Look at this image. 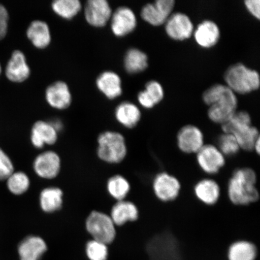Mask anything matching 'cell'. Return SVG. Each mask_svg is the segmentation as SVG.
Instances as JSON below:
<instances>
[{
    "label": "cell",
    "mask_w": 260,
    "mask_h": 260,
    "mask_svg": "<svg viewBox=\"0 0 260 260\" xmlns=\"http://www.w3.org/2000/svg\"><path fill=\"white\" fill-rule=\"evenodd\" d=\"M30 186V180L24 172H14L8 178V187L10 191L15 194H21L25 192Z\"/></svg>",
    "instance_id": "30"
},
{
    "label": "cell",
    "mask_w": 260,
    "mask_h": 260,
    "mask_svg": "<svg viewBox=\"0 0 260 260\" xmlns=\"http://www.w3.org/2000/svg\"><path fill=\"white\" fill-rule=\"evenodd\" d=\"M96 86L101 92L109 99H116L122 93L121 78L112 71H105L96 80Z\"/></svg>",
    "instance_id": "19"
},
{
    "label": "cell",
    "mask_w": 260,
    "mask_h": 260,
    "mask_svg": "<svg viewBox=\"0 0 260 260\" xmlns=\"http://www.w3.org/2000/svg\"><path fill=\"white\" fill-rule=\"evenodd\" d=\"M52 126H53L54 128L56 130L57 132L58 131H60L63 127L62 123L60 121V120H54V121L52 122H50Z\"/></svg>",
    "instance_id": "38"
},
{
    "label": "cell",
    "mask_w": 260,
    "mask_h": 260,
    "mask_svg": "<svg viewBox=\"0 0 260 260\" xmlns=\"http://www.w3.org/2000/svg\"><path fill=\"white\" fill-rule=\"evenodd\" d=\"M254 150L256 152V153L259 154L260 151V138L255 143V145L254 146Z\"/></svg>",
    "instance_id": "39"
},
{
    "label": "cell",
    "mask_w": 260,
    "mask_h": 260,
    "mask_svg": "<svg viewBox=\"0 0 260 260\" xmlns=\"http://www.w3.org/2000/svg\"><path fill=\"white\" fill-rule=\"evenodd\" d=\"M107 190L116 200H124L130 190V185L126 179L121 175H115L109 179L107 183Z\"/></svg>",
    "instance_id": "29"
},
{
    "label": "cell",
    "mask_w": 260,
    "mask_h": 260,
    "mask_svg": "<svg viewBox=\"0 0 260 260\" xmlns=\"http://www.w3.org/2000/svg\"><path fill=\"white\" fill-rule=\"evenodd\" d=\"M198 165L205 173L216 174L225 164V157L217 146L204 145L197 153Z\"/></svg>",
    "instance_id": "8"
},
{
    "label": "cell",
    "mask_w": 260,
    "mask_h": 260,
    "mask_svg": "<svg viewBox=\"0 0 260 260\" xmlns=\"http://www.w3.org/2000/svg\"><path fill=\"white\" fill-rule=\"evenodd\" d=\"M2 73V67H1V64H0V74H1Z\"/></svg>",
    "instance_id": "40"
},
{
    "label": "cell",
    "mask_w": 260,
    "mask_h": 260,
    "mask_svg": "<svg viewBox=\"0 0 260 260\" xmlns=\"http://www.w3.org/2000/svg\"><path fill=\"white\" fill-rule=\"evenodd\" d=\"M226 85L236 94L245 95L258 90L259 75L257 71L238 63L232 65L224 75Z\"/></svg>",
    "instance_id": "3"
},
{
    "label": "cell",
    "mask_w": 260,
    "mask_h": 260,
    "mask_svg": "<svg viewBox=\"0 0 260 260\" xmlns=\"http://www.w3.org/2000/svg\"><path fill=\"white\" fill-rule=\"evenodd\" d=\"M62 204L63 192L59 188L48 187L42 191L40 205L45 212H55L61 209Z\"/></svg>",
    "instance_id": "25"
},
{
    "label": "cell",
    "mask_w": 260,
    "mask_h": 260,
    "mask_svg": "<svg viewBox=\"0 0 260 260\" xmlns=\"http://www.w3.org/2000/svg\"><path fill=\"white\" fill-rule=\"evenodd\" d=\"M177 140L179 149L186 154H197L204 145L202 131L193 125H185L179 130Z\"/></svg>",
    "instance_id": "10"
},
{
    "label": "cell",
    "mask_w": 260,
    "mask_h": 260,
    "mask_svg": "<svg viewBox=\"0 0 260 260\" xmlns=\"http://www.w3.org/2000/svg\"><path fill=\"white\" fill-rule=\"evenodd\" d=\"M110 217L115 225L121 226L126 222L137 220L139 211L134 203L125 200L119 201L113 207Z\"/></svg>",
    "instance_id": "21"
},
{
    "label": "cell",
    "mask_w": 260,
    "mask_h": 260,
    "mask_svg": "<svg viewBox=\"0 0 260 260\" xmlns=\"http://www.w3.org/2000/svg\"><path fill=\"white\" fill-rule=\"evenodd\" d=\"M30 74V67L24 53L19 50L13 52L6 68L8 79L12 82L21 83L28 79Z\"/></svg>",
    "instance_id": "15"
},
{
    "label": "cell",
    "mask_w": 260,
    "mask_h": 260,
    "mask_svg": "<svg viewBox=\"0 0 260 260\" xmlns=\"http://www.w3.org/2000/svg\"><path fill=\"white\" fill-rule=\"evenodd\" d=\"M51 6L57 15L67 19L74 18L81 9L79 0H56L52 3Z\"/></svg>",
    "instance_id": "28"
},
{
    "label": "cell",
    "mask_w": 260,
    "mask_h": 260,
    "mask_svg": "<svg viewBox=\"0 0 260 260\" xmlns=\"http://www.w3.org/2000/svg\"><path fill=\"white\" fill-rule=\"evenodd\" d=\"M14 173V166L7 155L0 149V180L8 179Z\"/></svg>",
    "instance_id": "34"
},
{
    "label": "cell",
    "mask_w": 260,
    "mask_h": 260,
    "mask_svg": "<svg viewBox=\"0 0 260 260\" xmlns=\"http://www.w3.org/2000/svg\"><path fill=\"white\" fill-rule=\"evenodd\" d=\"M48 105L54 109H67L72 102L69 87L63 81H57L49 86L45 92Z\"/></svg>",
    "instance_id": "16"
},
{
    "label": "cell",
    "mask_w": 260,
    "mask_h": 260,
    "mask_svg": "<svg viewBox=\"0 0 260 260\" xmlns=\"http://www.w3.org/2000/svg\"><path fill=\"white\" fill-rule=\"evenodd\" d=\"M44 240L38 236H28L19 244L18 253L21 260H39L47 251Z\"/></svg>",
    "instance_id": "17"
},
{
    "label": "cell",
    "mask_w": 260,
    "mask_h": 260,
    "mask_svg": "<svg viewBox=\"0 0 260 260\" xmlns=\"http://www.w3.org/2000/svg\"><path fill=\"white\" fill-rule=\"evenodd\" d=\"M97 153L101 160L110 164H118L126 155V146L123 136L119 133L106 132L98 139Z\"/></svg>",
    "instance_id": "4"
},
{
    "label": "cell",
    "mask_w": 260,
    "mask_h": 260,
    "mask_svg": "<svg viewBox=\"0 0 260 260\" xmlns=\"http://www.w3.org/2000/svg\"><path fill=\"white\" fill-rule=\"evenodd\" d=\"M125 70L130 74L141 73L148 67V58L144 51L138 48H130L124 57Z\"/></svg>",
    "instance_id": "24"
},
{
    "label": "cell",
    "mask_w": 260,
    "mask_h": 260,
    "mask_svg": "<svg viewBox=\"0 0 260 260\" xmlns=\"http://www.w3.org/2000/svg\"><path fill=\"white\" fill-rule=\"evenodd\" d=\"M256 175L250 168H241L234 172L228 184V195L231 202L246 206L259 199L256 187Z\"/></svg>",
    "instance_id": "2"
},
{
    "label": "cell",
    "mask_w": 260,
    "mask_h": 260,
    "mask_svg": "<svg viewBox=\"0 0 260 260\" xmlns=\"http://www.w3.org/2000/svg\"><path fill=\"white\" fill-rule=\"evenodd\" d=\"M260 2L259 0H246L245 6L247 11L253 17L259 20L260 18Z\"/></svg>",
    "instance_id": "36"
},
{
    "label": "cell",
    "mask_w": 260,
    "mask_h": 260,
    "mask_svg": "<svg viewBox=\"0 0 260 260\" xmlns=\"http://www.w3.org/2000/svg\"><path fill=\"white\" fill-rule=\"evenodd\" d=\"M86 253L90 260H106L108 248L106 244L92 240L87 244Z\"/></svg>",
    "instance_id": "32"
},
{
    "label": "cell",
    "mask_w": 260,
    "mask_h": 260,
    "mask_svg": "<svg viewBox=\"0 0 260 260\" xmlns=\"http://www.w3.org/2000/svg\"><path fill=\"white\" fill-rule=\"evenodd\" d=\"M28 40L38 48L48 46L51 40V32L46 22L40 20L32 21L27 30Z\"/></svg>",
    "instance_id": "23"
},
{
    "label": "cell",
    "mask_w": 260,
    "mask_h": 260,
    "mask_svg": "<svg viewBox=\"0 0 260 260\" xmlns=\"http://www.w3.org/2000/svg\"><path fill=\"white\" fill-rule=\"evenodd\" d=\"M110 19L112 32L117 37H123L131 34L138 24L134 12L125 6L117 9Z\"/></svg>",
    "instance_id": "11"
},
{
    "label": "cell",
    "mask_w": 260,
    "mask_h": 260,
    "mask_svg": "<svg viewBox=\"0 0 260 260\" xmlns=\"http://www.w3.org/2000/svg\"><path fill=\"white\" fill-rule=\"evenodd\" d=\"M141 112L139 107L131 102H123L115 110L117 121L126 128L135 127L141 121Z\"/></svg>",
    "instance_id": "22"
},
{
    "label": "cell",
    "mask_w": 260,
    "mask_h": 260,
    "mask_svg": "<svg viewBox=\"0 0 260 260\" xmlns=\"http://www.w3.org/2000/svg\"><path fill=\"white\" fill-rule=\"evenodd\" d=\"M203 100L209 106V119L221 125L229 121L238 105L236 94L223 84H214L208 88L203 94Z\"/></svg>",
    "instance_id": "1"
},
{
    "label": "cell",
    "mask_w": 260,
    "mask_h": 260,
    "mask_svg": "<svg viewBox=\"0 0 260 260\" xmlns=\"http://www.w3.org/2000/svg\"><path fill=\"white\" fill-rule=\"evenodd\" d=\"M34 170L42 178L56 177L60 170L59 156L53 151H46L39 155L34 161Z\"/></svg>",
    "instance_id": "14"
},
{
    "label": "cell",
    "mask_w": 260,
    "mask_h": 260,
    "mask_svg": "<svg viewBox=\"0 0 260 260\" xmlns=\"http://www.w3.org/2000/svg\"><path fill=\"white\" fill-rule=\"evenodd\" d=\"M165 31L172 40L184 41L193 36L194 27L189 16L182 12L172 14L165 22Z\"/></svg>",
    "instance_id": "6"
},
{
    "label": "cell",
    "mask_w": 260,
    "mask_h": 260,
    "mask_svg": "<svg viewBox=\"0 0 260 260\" xmlns=\"http://www.w3.org/2000/svg\"><path fill=\"white\" fill-rule=\"evenodd\" d=\"M9 14L5 7L0 5V40L6 37L8 30Z\"/></svg>",
    "instance_id": "35"
},
{
    "label": "cell",
    "mask_w": 260,
    "mask_h": 260,
    "mask_svg": "<svg viewBox=\"0 0 260 260\" xmlns=\"http://www.w3.org/2000/svg\"><path fill=\"white\" fill-rule=\"evenodd\" d=\"M146 95L150 99L154 105H157L164 99V87L157 81L151 80L146 84L144 89Z\"/></svg>",
    "instance_id": "33"
},
{
    "label": "cell",
    "mask_w": 260,
    "mask_h": 260,
    "mask_svg": "<svg viewBox=\"0 0 260 260\" xmlns=\"http://www.w3.org/2000/svg\"><path fill=\"white\" fill-rule=\"evenodd\" d=\"M217 148L225 157L236 155L240 149L235 136L230 133H223L221 135L217 140Z\"/></svg>",
    "instance_id": "31"
},
{
    "label": "cell",
    "mask_w": 260,
    "mask_h": 260,
    "mask_svg": "<svg viewBox=\"0 0 260 260\" xmlns=\"http://www.w3.org/2000/svg\"><path fill=\"white\" fill-rule=\"evenodd\" d=\"M156 197L162 202H170L176 199L180 192V181L173 175L161 172L156 175L152 183Z\"/></svg>",
    "instance_id": "9"
},
{
    "label": "cell",
    "mask_w": 260,
    "mask_h": 260,
    "mask_svg": "<svg viewBox=\"0 0 260 260\" xmlns=\"http://www.w3.org/2000/svg\"><path fill=\"white\" fill-rule=\"evenodd\" d=\"M256 256V247L249 242H236L229 250V260H255Z\"/></svg>",
    "instance_id": "27"
},
{
    "label": "cell",
    "mask_w": 260,
    "mask_h": 260,
    "mask_svg": "<svg viewBox=\"0 0 260 260\" xmlns=\"http://www.w3.org/2000/svg\"><path fill=\"white\" fill-rule=\"evenodd\" d=\"M175 6L174 0H157L144 6L141 11V17L149 24L158 27L165 24L173 14Z\"/></svg>",
    "instance_id": "7"
},
{
    "label": "cell",
    "mask_w": 260,
    "mask_h": 260,
    "mask_svg": "<svg viewBox=\"0 0 260 260\" xmlns=\"http://www.w3.org/2000/svg\"><path fill=\"white\" fill-rule=\"evenodd\" d=\"M138 100L140 105L145 109H151L155 106L154 103L146 95L144 90L139 92L138 95Z\"/></svg>",
    "instance_id": "37"
},
{
    "label": "cell",
    "mask_w": 260,
    "mask_h": 260,
    "mask_svg": "<svg viewBox=\"0 0 260 260\" xmlns=\"http://www.w3.org/2000/svg\"><path fill=\"white\" fill-rule=\"evenodd\" d=\"M194 192L201 202L211 206L215 204L219 199L220 187L212 179H203L195 185Z\"/></svg>",
    "instance_id": "20"
},
{
    "label": "cell",
    "mask_w": 260,
    "mask_h": 260,
    "mask_svg": "<svg viewBox=\"0 0 260 260\" xmlns=\"http://www.w3.org/2000/svg\"><path fill=\"white\" fill-rule=\"evenodd\" d=\"M57 140V132L50 122L39 121L31 129V141L37 148H43L45 145H53Z\"/></svg>",
    "instance_id": "18"
},
{
    "label": "cell",
    "mask_w": 260,
    "mask_h": 260,
    "mask_svg": "<svg viewBox=\"0 0 260 260\" xmlns=\"http://www.w3.org/2000/svg\"><path fill=\"white\" fill-rule=\"evenodd\" d=\"M230 134L235 136L240 149L245 151L253 150L255 143L259 139L258 129L252 124L240 126Z\"/></svg>",
    "instance_id": "26"
},
{
    "label": "cell",
    "mask_w": 260,
    "mask_h": 260,
    "mask_svg": "<svg viewBox=\"0 0 260 260\" xmlns=\"http://www.w3.org/2000/svg\"><path fill=\"white\" fill-rule=\"evenodd\" d=\"M112 9L106 0H89L84 9V16L88 23L96 27L105 26L111 18Z\"/></svg>",
    "instance_id": "12"
},
{
    "label": "cell",
    "mask_w": 260,
    "mask_h": 260,
    "mask_svg": "<svg viewBox=\"0 0 260 260\" xmlns=\"http://www.w3.org/2000/svg\"><path fill=\"white\" fill-rule=\"evenodd\" d=\"M86 226L87 232L96 241L107 245L115 239V223L111 217L105 213L92 211L87 217Z\"/></svg>",
    "instance_id": "5"
},
{
    "label": "cell",
    "mask_w": 260,
    "mask_h": 260,
    "mask_svg": "<svg viewBox=\"0 0 260 260\" xmlns=\"http://www.w3.org/2000/svg\"><path fill=\"white\" fill-rule=\"evenodd\" d=\"M193 36L195 42L201 48L209 49L218 43L220 31L218 25L211 20H204L194 28Z\"/></svg>",
    "instance_id": "13"
}]
</instances>
